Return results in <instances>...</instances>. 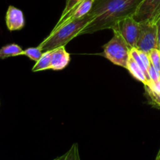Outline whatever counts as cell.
Returning <instances> with one entry per match:
<instances>
[{
	"mask_svg": "<svg viewBox=\"0 0 160 160\" xmlns=\"http://www.w3.org/2000/svg\"><path fill=\"white\" fill-rule=\"evenodd\" d=\"M82 1L83 0H66L65 7H64V11H63L61 17H64V16H66L69 12H72Z\"/></svg>",
	"mask_w": 160,
	"mask_h": 160,
	"instance_id": "cell-18",
	"label": "cell"
},
{
	"mask_svg": "<svg viewBox=\"0 0 160 160\" xmlns=\"http://www.w3.org/2000/svg\"><path fill=\"white\" fill-rule=\"evenodd\" d=\"M93 2L94 0H83L72 12L64 16V17H60V20H58L57 23H56L53 29H56V28H59L60 26H61V25L65 23L66 22L69 21V20L81 18V17L86 16L91 10Z\"/></svg>",
	"mask_w": 160,
	"mask_h": 160,
	"instance_id": "cell-7",
	"label": "cell"
},
{
	"mask_svg": "<svg viewBox=\"0 0 160 160\" xmlns=\"http://www.w3.org/2000/svg\"><path fill=\"white\" fill-rule=\"evenodd\" d=\"M133 17L138 23H155L160 19V0H142Z\"/></svg>",
	"mask_w": 160,
	"mask_h": 160,
	"instance_id": "cell-4",
	"label": "cell"
},
{
	"mask_svg": "<svg viewBox=\"0 0 160 160\" xmlns=\"http://www.w3.org/2000/svg\"><path fill=\"white\" fill-rule=\"evenodd\" d=\"M157 27V38H158V48L160 50V19L155 23Z\"/></svg>",
	"mask_w": 160,
	"mask_h": 160,
	"instance_id": "cell-20",
	"label": "cell"
},
{
	"mask_svg": "<svg viewBox=\"0 0 160 160\" xmlns=\"http://www.w3.org/2000/svg\"><path fill=\"white\" fill-rule=\"evenodd\" d=\"M150 59V62L154 68L160 73V50L158 48H154L147 53Z\"/></svg>",
	"mask_w": 160,
	"mask_h": 160,
	"instance_id": "cell-14",
	"label": "cell"
},
{
	"mask_svg": "<svg viewBox=\"0 0 160 160\" xmlns=\"http://www.w3.org/2000/svg\"><path fill=\"white\" fill-rule=\"evenodd\" d=\"M42 53H43V52L42 51V49L39 46L35 47V48L32 47V48H28L26 49L23 50L21 56H25L29 58V59H31V60L37 62L41 58Z\"/></svg>",
	"mask_w": 160,
	"mask_h": 160,
	"instance_id": "cell-13",
	"label": "cell"
},
{
	"mask_svg": "<svg viewBox=\"0 0 160 160\" xmlns=\"http://www.w3.org/2000/svg\"><path fill=\"white\" fill-rule=\"evenodd\" d=\"M93 20L90 13L78 19H74L66 22L57 28L53 29L49 36H47L39 45L42 51H52L58 47L65 46L74 38L80 35L83 28Z\"/></svg>",
	"mask_w": 160,
	"mask_h": 160,
	"instance_id": "cell-2",
	"label": "cell"
},
{
	"mask_svg": "<svg viewBox=\"0 0 160 160\" xmlns=\"http://www.w3.org/2000/svg\"><path fill=\"white\" fill-rule=\"evenodd\" d=\"M22 49L20 45L17 44H9L0 48V59H6L9 57L21 56Z\"/></svg>",
	"mask_w": 160,
	"mask_h": 160,
	"instance_id": "cell-11",
	"label": "cell"
},
{
	"mask_svg": "<svg viewBox=\"0 0 160 160\" xmlns=\"http://www.w3.org/2000/svg\"><path fill=\"white\" fill-rule=\"evenodd\" d=\"M70 54L66 51L65 47L61 46L51 51V65L50 69L61 70L70 62Z\"/></svg>",
	"mask_w": 160,
	"mask_h": 160,
	"instance_id": "cell-9",
	"label": "cell"
},
{
	"mask_svg": "<svg viewBox=\"0 0 160 160\" xmlns=\"http://www.w3.org/2000/svg\"><path fill=\"white\" fill-rule=\"evenodd\" d=\"M140 24L141 30L136 48L147 53L154 48H158L156 24L152 23H140Z\"/></svg>",
	"mask_w": 160,
	"mask_h": 160,
	"instance_id": "cell-6",
	"label": "cell"
},
{
	"mask_svg": "<svg viewBox=\"0 0 160 160\" xmlns=\"http://www.w3.org/2000/svg\"><path fill=\"white\" fill-rule=\"evenodd\" d=\"M126 69L129 70L130 74H131L135 79L141 81V83H143L144 85H147V84H148V81H147L144 71L141 70V68L138 66V64L136 63L130 56V59H129L128 63H127Z\"/></svg>",
	"mask_w": 160,
	"mask_h": 160,
	"instance_id": "cell-10",
	"label": "cell"
},
{
	"mask_svg": "<svg viewBox=\"0 0 160 160\" xmlns=\"http://www.w3.org/2000/svg\"><path fill=\"white\" fill-rule=\"evenodd\" d=\"M147 71L149 79V84L150 83H157L160 81V73L154 68L152 64H150Z\"/></svg>",
	"mask_w": 160,
	"mask_h": 160,
	"instance_id": "cell-17",
	"label": "cell"
},
{
	"mask_svg": "<svg viewBox=\"0 0 160 160\" xmlns=\"http://www.w3.org/2000/svg\"><path fill=\"white\" fill-rule=\"evenodd\" d=\"M113 32L112 38L104 45L102 55L115 65L126 69L131 48L118 31Z\"/></svg>",
	"mask_w": 160,
	"mask_h": 160,
	"instance_id": "cell-3",
	"label": "cell"
},
{
	"mask_svg": "<svg viewBox=\"0 0 160 160\" xmlns=\"http://www.w3.org/2000/svg\"><path fill=\"white\" fill-rule=\"evenodd\" d=\"M6 23L8 30L10 31H19L24 27V17L20 9L9 6L6 15Z\"/></svg>",
	"mask_w": 160,
	"mask_h": 160,
	"instance_id": "cell-8",
	"label": "cell"
},
{
	"mask_svg": "<svg viewBox=\"0 0 160 160\" xmlns=\"http://www.w3.org/2000/svg\"><path fill=\"white\" fill-rule=\"evenodd\" d=\"M111 30L116 31L125 39L130 48H136L141 30V24L133 17H129L118 22Z\"/></svg>",
	"mask_w": 160,
	"mask_h": 160,
	"instance_id": "cell-5",
	"label": "cell"
},
{
	"mask_svg": "<svg viewBox=\"0 0 160 160\" xmlns=\"http://www.w3.org/2000/svg\"><path fill=\"white\" fill-rule=\"evenodd\" d=\"M142 0H94L89 13L93 20L83 28L81 34L112 29L120 20L133 17Z\"/></svg>",
	"mask_w": 160,
	"mask_h": 160,
	"instance_id": "cell-1",
	"label": "cell"
},
{
	"mask_svg": "<svg viewBox=\"0 0 160 160\" xmlns=\"http://www.w3.org/2000/svg\"><path fill=\"white\" fill-rule=\"evenodd\" d=\"M155 160H160V148L158 152V154H157L156 158H155Z\"/></svg>",
	"mask_w": 160,
	"mask_h": 160,
	"instance_id": "cell-22",
	"label": "cell"
},
{
	"mask_svg": "<svg viewBox=\"0 0 160 160\" xmlns=\"http://www.w3.org/2000/svg\"><path fill=\"white\" fill-rule=\"evenodd\" d=\"M51 65V51L44 52L40 59L35 62L32 68V72L50 70Z\"/></svg>",
	"mask_w": 160,
	"mask_h": 160,
	"instance_id": "cell-12",
	"label": "cell"
},
{
	"mask_svg": "<svg viewBox=\"0 0 160 160\" xmlns=\"http://www.w3.org/2000/svg\"><path fill=\"white\" fill-rule=\"evenodd\" d=\"M65 154L66 156L64 160H81L79 150H78V146L77 143L73 144Z\"/></svg>",
	"mask_w": 160,
	"mask_h": 160,
	"instance_id": "cell-16",
	"label": "cell"
},
{
	"mask_svg": "<svg viewBox=\"0 0 160 160\" xmlns=\"http://www.w3.org/2000/svg\"><path fill=\"white\" fill-rule=\"evenodd\" d=\"M65 156H66V154H65V153H64V154L62 155V156H58V157L55 158V159H53V160H64V159H65Z\"/></svg>",
	"mask_w": 160,
	"mask_h": 160,
	"instance_id": "cell-21",
	"label": "cell"
},
{
	"mask_svg": "<svg viewBox=\"0 0 160 160\" xmlns=\"http://www.w3.org/2000/svg\"><path fill=\"white\" fill-rule=\"evenodd\" d=\"M138 52H139V56L140 57H141V59L142 60L143 63L145 66L146 69H147V68H148L149 66H150L151 64L148 55H147V52H144L141 51V50H138Z\"/></svg>",
	"mask_w": 160,
	"mask_h": 160,
	"instance_id": "cell-19",
	"label": "cell"
},
{
	"mask_svg": "<svg viewBox=\"0 0 160 160\" xmlns=\"http://www.w3.org/2000/svg\"><path fill=\"white\" fill-rule=\"evenodd\" d=\"M144 88H145V92L147 93V96H148L151 103L153 106L160 108V93L154 92L150 88H148L146 85H144Z\"/></svg>",
	"mask_w": 160,
	"mask_h": 160,
	"instance_id": "cell-15",
	"label": "cell"
}]
</instances>
